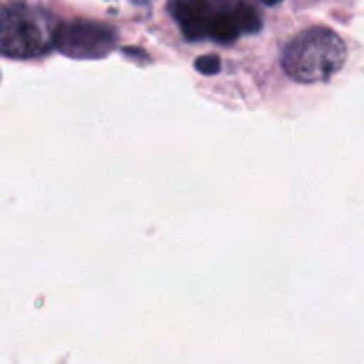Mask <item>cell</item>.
<instances>
[{"mask_svg": "<svg viewBox=\"0 0 364 364\" xmlns=\"http://www.w3.org/2000/svg\"><path fill=\"white\" fill-rule=\"evenodd\" d=\"M345 43L328 28H311L291 39L283 52V69L302 84L323 82L345 65Z\"/></svg>", "mask_w": 364, "mask_h": 364, "instance_id": "1", "label": "cell"}, {"mask_svg": "<svg viewBox=\"0 0 364 364\" xmlns=\"http://www.w3.org/2000/svg\"><path fill=\"white\" fill-rule=\"evenodd\" d=\"M58 24L48 16L20 7L0 16V54L9 58H35L54 46Z\"/></svg>", "mask_w": 364, "mask_h": 364, "instance_id": "2", "label": "cell"}, {"mask_svg": "<svg viewBox=\"0 0 364 364\" xmlns=\"http://www.w3.org/2000/svg\"><path fill=\"white\" fill-rule=\"evenodd\" d=\"M116 46V33L97 22H67L58 24L54 35V48L69 58L95 60L105 58Z\"/></svg>", "mask_w": 364, "mask_h": 364, "instance_id": "3", "label": "cell"}, {"mask_svg": "<svg viewBox=\"0 0 364 364\" xmlns=\"http://www.w3.org/2000/svg\"><path fill=\"white\" fill-rule=\"evenodd\" d=\"M169 11L187 39L198 41L208 37V24L215 14L210 0H171Z\"/></svg>", "mask_w": 364, "mask_h": 364, "instance_id": "4", "label": "cell"}, {"mask_svg": "<svg viewBox=\"0 0 364 364\" xmlns=\"http://www.w3.org/2000/svg\"><path fill=\"white\" fill-rule=\"evenodd\" d=\"M208 35L217 43H232L240 35V26L232 11H215L208 24Z\"/></svg>", "mask_w": 364, "mask_h": 364, "instance_id": "5", "label": "cell"}, {"mask_svg": "<svg viewBox=\"0 0 364 364\" xmlns=\"http://www.w3.org/2000/svg\"><path fill=\"white\" fill-rule=\"evenodd\" d=\"M232 14H234V18H236V22H238V26H240V33L253 35V33H257V31L262 28V16L257 14L255 7H251V5H247V3H238V5L232 9Z\"/></svg>", "mask_w": 364, "mask_h": 364, "instance_id": "6", "label": "cell"}, {"mask_svg": "<svg viewBox=\"0 0 364 364\" xmlns=\"http://www.w3.org/2000/svg\"><path fill=\"white\" fill-rule=\"evenodd\" d=\"M196 69H198L202 75H215V73L221 71V60H219V56H215V54H206V56H200V58L196 60Z\"/></svg>", "mask_w": 364, "mask_h": 364, "instance_id": "7", "label": "cell"}, {"mask_svg": "<svg viewBox=\"0 0 364 364\" xmlns=\"http://www.w3.org/2000/svg\"><path fill=\"white\" fill-rule=\"evenodd\" d=\"M26 0H0V16H5V14H11L20 7H24Z\"/></svg>", "mask_w": 364, "mask_h": 364, "instance_id": "8", "label": "cell"}, {"mask_svg": "<svg viewBox=\"0 0 364 364\" xmlns=\"http://www.w3.org/2000/svg\"><path fill=\"white\" fill-rule=\"evenodd\" d=\"M259 3H264V5H268V7H272V5H279L281 0H259Z\"/></svg>", "mask_w": 364, "mask_h": 364, "instance_id": "9", "label": "cell"}, {"mask_svg": "<svg viewBox=\"0 0 364 364\" xmlns=\"http://www.w3.org/2000/svg\"><path fill=\"white\" fill-rule=\"evenodd\" d=\"M135 3H148V0H135Z\"/></svg>", "mask_w": 364, "mask_h": 364, "instance_id": "10", "label": "cell"}]
</instances>
